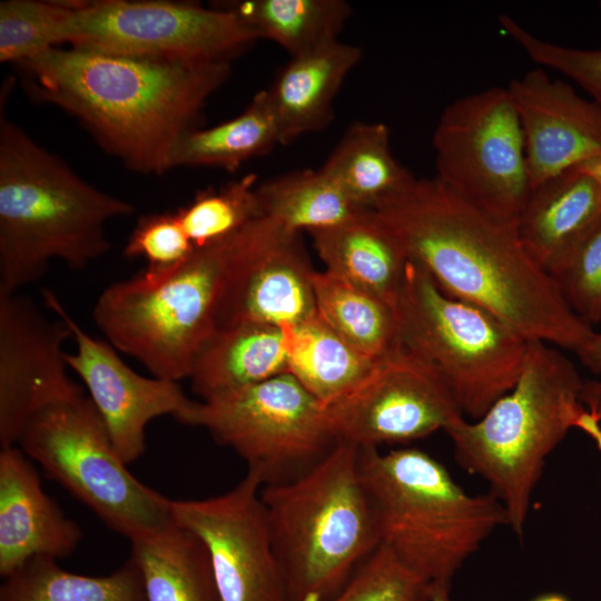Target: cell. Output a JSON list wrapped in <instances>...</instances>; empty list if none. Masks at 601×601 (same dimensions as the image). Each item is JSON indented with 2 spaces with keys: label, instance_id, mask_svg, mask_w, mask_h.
I'll use <instances>...</instances> for the list:
<instances>
[{
  "label": "cell",
  "instance_id": "cell-1",
  "mask_svg": "<svg viewBox=\"0 0 601 601\" xmlns=\"http://www.w3.org/2000/svg\"><path fill=\"white\" fill-rule=\"evenodd\" d=\"M373 210L442 292L491 313L528 341L575 353L593 334L529 255L516 224L486 214L436 177H414Z\"/></svg>",
  "mask_w": 601,
  "mask_h": 601
},
{
  "label": "cell",
  "instance_id": "cell-2",
  "mask_svg": "<svg viewBox=\"0 0 601 601\" xmlns=\"http://www.w3.org/2000/svg\"><path fill=\"white\" fill-rule=\"evenodd\" d=\"M27 92L72 115L107 151L141 174L169 170L230 62L155 60L69 46L18 65Z\"/></svg>",
  "mask_w": 601,
  "mask_h": 601
},
{
  "label": "cell",
  "instance_id": "cell-3",
  "mask_svg": "<svg viewBox=\"0 0 601 601\" xmlns=\"http://www.w3.org/2000/svg\"><path fill=\"white\" fill-rule=\"evenodd\" d=\"M134 210L1 117L0 295L36 283L55 259L83 269L109 250L108 221Z\"/></svg>",
  "mask_w": 601,
  "mask_h": 601
},
{
  "label": "cell",
  "instance_id": "cell-4",
  "mask_svg": "<svg viewBox=\"0 0 601 601\" xmlns=\"http://www.w3.org/2000/svg\"><path fill=\"white\" fill-rule=\"evenodd\" d=\"M583 382L559 347L530 341L513 387L479 418L461 415L444 431L459 465L489 484L519 538L548 457L585 410Z\"/></svg>",
  "mask_w": 601,
  "mask_h": 601
},
{
  "label": "cell",
  "instance_id": "cell-5",
  "mask_svg": "<svg viewBox=\"0 0 601 601\" xmlns=\"http://www.w3.org/2000/svg\"><path fill=\"white\" fill-rule=\"evenodd\" d=\"M359 472L380 545L432 585L451 587L487 538L509 526L493 494L467 493L422 450L361 449Z\"/></svg>",
  "mask_w": 601,
  "mask_h": 601
},
{
  "label": "cell",
  "instance_id": "cell-6",
  "mask_svg": "<svg viewBox=\"0 0 601 601\" xmlns=\"http://www.w3.org/2000/svg\"><path fill=\"white\" fill-rule=\"evenodd\" d=\"M359 451L336 441L302 475L260 489L287 601L333 597L380 546Z\"/></svg>",
  "mask_w": 601,
  "mask_h": 601
},
{
  "label": "cell",
  "instance_id": "cell-7",
  "mask_svg": "<svg viewBox=\"0 0 601 601\" xmlns=\"http://www.w3.org/2000/svg\"><path fill=\"white\" fill-rule=\"evenodd\" d=\"M237 234L197 248L173 268H145L105 288L92 318L107 342L151 376L188 378L199 351L217 329V304Z\"/></svg>",
  "mask_w": 601,
  "mask_h": 601
},
{
  "label": "cell",
  "instance_id": "cell-8",
  "mask_svg": "<svg viewBox=\"0 0 601 601\" xmlns=\"http://www.w3.org/2000/svg\"><path fill=\"white\" fill-rule=\"evenodd\" d=\"M394 308L402 346L441 373L466 418L482 416L515 384L530 341L481 307L446 295L411 260Z\"/></svg>",
  "mask_w": 601,
  "mask_h": 601
},
{
  "label": "cell",
  "instance_id": "cell-9",
  "mask_svg": "<svg viewBox=\"0 0 601 601\" xmlns=\"http://www.w3.org/2000/svg\"><path fill=\"white\" fill-rule=\"evenodd\" d=\"M17 444L48 476L130 541L175 524L173 500L128 471L99 412L82 390L38 411Z\"/></svg>",
  "mask_w": 601,
  "mask_h": 601
},
{
  "label": "cell",
  "instance_id": "cell-10",
  "mask_svg": "<svg viewBox=\"0 0 601 601\" xmlns=\"http://www.w3.org/2000/svg\"><path fill=\"white\" fill-rule=\"evenodd\" d=\"M181 424L200 426L234 450L263 485L296 479L336 443L322 402L290 373L195 402Z\"/></svg>",
  "mask_w": 601,
  "mask_h": 601
},
{
  "label": "cell",
  "instance_id": "cell-11",
  "mask_svg": "<svg viewBox=\"0 0 601 601\" xmlns=\"http://www.w3.org/2000/svg\"><path fill=\"white\" fill-rule=\"evenodd\" d=\"M432 146L442 184L486 214L516 224L532 188L508 87H490L447 105Z\"/></svg>",
  "mask_w": 601,
  "mask_h": 601
},
{
  "label": "cell",
  "instance_id": "cell-12",
  "mask_svg": "<svg viewBox=\"0 0 601 601\" xmlns=\"http://www.w3.org/2000/svg\"><path fill=\"white\" fill-rule=\"evenodd\" d=\"M258 38L234 11L169 1L73 2L68 45L155 60L213 63Z\"/></svg>",
  "mask_w": 601,
  "mask_h": 601
},
{
  "label": "cell",
  "instance_id": "cell-13",
  "mask_svg": "<svg viewBox=\"0 0 601 601\" xmlns=\"http://www.w3.org/2000/svg\"><path fill=\"white\" fill-rule=\"evenodd\" d=\"M322 413L335 441L361 449L420 440L463 415L441 373L402 345Z\"/></svg>",
  "mask_w": 601,
  "mask_h": 601
},
{
  "label": "cell",
  "instance_id": "cell-14",
  "mask_svg": "<svg viewBox=\"0 0 601 601\" xmlns=\"http://www.w3.org/2000/svg\"><path fill=\"white\" fill-rule=\"evenodd\" d=\"M262 486L248 470L223 494L171 502L175 523L203 542L221 601H287Z\"/></svg>",
  "mask_w": 601,
  "mask_h": 601
},
{
  "label": "cell",
  "instance_id": "cell-15",
  "mask_svg": "<svg viewBox=\"0 0 601 601\" xmlns=\"http://www.w3.org/2000/svg\"><path fill=\"white\" fill-rule=\"evenodd\" d=\"M302 233L260 217L236 237L216 309L217 328L243 323L297 327L316 314Z\"/></svg>",
  "mask_w": 601,
  "mask_h": 601
},
{
  "label": "cell",
  "instance_id": "cell-16",
  "mask_svg": "<svg viewBox=\"0 0 601 601\" xmlns=\"http://www.w3.org/2000/svg\"><path fill=\"white\" fill-rule=\"evenodd\" d=\"M42 298L70 328L76 349L66 353L68 368L85 383L121 460L135 462L145 452L147 425L164 415L181 423L196 401L178 382L135 372L110 343L89 335L50 289H42Z\"/></svg>",
  "mask_w": 601,
  "mask_h": 601
},
{
  "label": "cell",
  "instance_id": "cell-17",
  "mask_svg": "<svg viewBox=\"0 0 601 601\" xmlns=\"http://www.w3.org/2000/svg\"><path fill=\"white\" fill-rule=\"evenodd\" d=\"M68 325L29 297L0 295V445H17L30 418L81 387L67 374Z\"/></svg>",
  "mask_w": 601,
  "mask_h": 601
},
{
  "label": "cell",
  "instance_id": "cell-18",
  "mask_svg": "<svg viewBox=\"0 0 601 601\" xmlns=\"http://www.w3.org/2000/svg\"><path fill=\"white\" fill-rule=\"evenodd\" d=\"M525 144L531 188L601 157V107L536 68L508 86Z\"/></svg>",
  "mask_w": 601,
  "mask_h": 601
},
{
  "label": "cell",
  "instance_id": "cell-19",
  "mask_svg": "<svg viewBox=\"0 0 601 601\" xmlns=\"http://www.w3.org/2000/svg\"><path fill=\"white\" fill-rule=\"evenodd\" d=\"M82 538L43 491L27 455L17 445L0 451V574L8 577L37 556L70 554Z\"/></svg>",
  "mask_w": 601,
  "mask_h": 601
},
{
  "label": "cell",
  "instance_id": "cell-20",
  "mask_svg": "<svg viewBox=\"0 0 601 601\" xmlns=\"http://www.w3.org/2000/svg\"><path fill=\"white\" fill-rule=\"evenodd\" d=\"M601 221V186L578 167L534 187L518 218L519 237L550 275Z\"/></svg>",
  "mask_w": 601,
  "mask_h": 601
},
{
  "label": "cell",
  "instance_id": "cell-21",
  "mask_svg": "<svg viewBox=\"0 0 601 601\" xmlns=\"http://www.w3.org/2000/svg\"><path fill=\"white\" fill-rule=\"evenodd\" d=\"M361 59L359 47L338 39L289 57L265 89L280 145L318 131L331 121L334 99Z\"/></svg>",
  "mask_w": 601,
  "mask_h": 601
},
{
  "label": "cell",
  "instance_id": "cell-22",
  "mask_svg": "<svg viewBox=\"0 0 601 601\" xmlns=\"http://www.w3.org/2000/svg\"><path fill=\"white\" fill-rule=\"evenodd\" d=\"M325 270L394 306L408 258L392 229L373 209L308 231Z\"/></svg>",
  "mask_w": 601,
  "mask_h": 601
},
{
  "label": "cell",
  "instance_id": "cell-23",
  "mask_svg": "<svg viewBox=\"0 0 601 601\" xmlns=\"http://www.w3.org/2000/svg\"><path fill=\"white\" fill-rule=\"evenodd\" d=\"M286 329L243 323L217 328L199 351L189 380L201 400L288 373Z\"/></svg>",
  "mask_w": 601,
  "mask_h": 601
},
{
  "label": "cell",
  "instance_id": "cell-24",
  "mask_svg": "<svg viewBox=\"0 0 601 601\" xmlns=\"http://www.w3.org/2000/svg\"><path fill=\"white\" fill-rule=\"evenodd\" d=\"M321 169L361 209L376 208L414 178L395 158L383 122L352 124Z\"/></svg>",
  "mask_w": 601,
  "mask_h": 601
},
{
  "label": "cell",
  "instance_id": "cell-25",
  "mask_svg": "<svg viewBox=\"0 0 601 601\" xmlns=\"http://www.w3.org/2000/svg\"><path fill=\"white\" fill-rule=\"evenodd\" d=\"M147 601H221L203 542L176 523L130 541Z\"/></svg>",
  "mask_w": 601,
  "mask_h": 601
},
{
  "label": "cell",
  "instance_id": "cell-26",
  "mask_svg": "<svg viewBox=\"0 0 601 601\" xmlns=\"http://www.w3.org/2000/svg\"><path fill=\"white\" fill-rule=\"evenodd\" d=\"M277 145H280L278 127L264 89L235 118L183 134L170 152L169 169L217 167L236 170Z\"/></svg>",
  "mask_w": 601,
  "mask_h": 601
},
{
  "label": "cell",
  "instance_id": "cell-27",
  "mask_svg": "<svg viewBox=\"0 0 601 601\" xmlns=\"http://www.w3.org/2000/svg\"><path fill=\"white\" fill-rule=\"evenodd\" d=\"M313 285L318 316L354 348L381 359L402 345L392 304L326 270Z\"/></svg>",
  "mask_w": 601,
  "mask_h": 601
},
{
  "label": "cell",
  "instance_id": "cell-28",
  "mask_svg": "<svg viewBox=\"0 0 601 601\" xmlns=\"http://www.w3.org/2000/svg\"><path fill=\"white\" fill-rule=\"evenodd\" d=\"M220 6L234 11L258 39L277 43L289 57L337 40L352 16L344 0H243Z\"/></svg>",
  "mask_w": 601,
  "mask_h": 601
},
{
  "label": "cell",
  "instance_id": "cell-29",
  "mask_svg": "<svg viewBox=\"0 0 601 601\" xmlns=\"http://www.w3.org/2000/svg\"><path fill=\"white\" fill-rule=\"evenodd\" d=\"M3 580L0 601H147L131 558L110 574L89 577L65 570L57 559L37 556Z\"/></svg>",
  "mask_w": 601,
  "mask_h": 601
},
{
  "label": "cell",
  "instance_id": "cell-30",
  "mask_svg": "<svg viewBox=\"0 0 601 601\" xmlns=\"http://www.w3.org/2000/svg\"><path fill=\"white\" fill-rule=\"evenodd\" d=\"M285 329L288 373L322 403L354 387L380 361L349 345L318 314L297 327Z\"/></svg>",
  "mask_w": 601,
  "mask_h": 601
},
{
  "label": "cell",
  "instance_id": "cell-31",
  "mask_svg": "<svg viewBox=\"0 0 601 601\" xmlns=\"http://www.w3.org/2000/svg\"><path fill=\"white\" fill-rule=\"evenodd\" d=\"M262 215L295 233L332 226L362 210L321 169H297L257 184Z\"/></svg>",
  "mask_w": 601,
  "mask_h": 601
},
{
  "label": "cell",
  "instance_id": "cell-32",
  "mask_svg": "<svg viewBox=\"0 0 601 601\" xmlns=\"http://www.w3.org/2000/svg\"><path fill=\"white\" fill-rule=\"evenodd\" d=\"M255 175L196 194L176 215L196 248L225 240L263 217Z\"/></svg>",
  "mask_w": 601,
  "mask_h": 601
},
{
  "label": "cell",
  "instance_id": "cell-33",
  "mask_svg": "<svg viewBox=\"0 0 601 601\" xmlns=\"http://www.w3.org/2000/svg\"><path fill=\"white\" fill-rule=\"evenodd\" d=\"M72 11L67 1H1L0 61L20 65L68 43Z\"/></svg>",
  "mask_w": 601,
  "mask_h": 601
},
{
  "label": "cell",
  "instance_id": "cell-34",
  "mask_svg": "<svg viewBox=\"0 0 601 601\" xmlns=\"http://www.w3.org/2000/svg\"><path fill=\"white\" fill-rule=\"evenodd\" d=\"M433 585L380 545L347 583L324 601H431Z\"/></svg>",
  "mask_w": 601,
  "mask_h": 601
},
{
  "label": "cell",
  "instance_id": "cell-35",
  "mask_svg": "<svg viewBox=\"0 0 601 601\" xmlns=\"http://www.w3.org/2000/svg\"><path fill=\"white\" fill-rule=\"evenodd\" d=\"M570 309L587 325L601 323V221L551 273Z\"/></svg>",
  "mask_w": 601,
  "mask_h": 601
},
{
  "label": "cell",
  "instance_id": "cell-36",
  "mask_svg": "<svg viewBox=\"0 0 601 601\" xmlns=\"http://www.w3.org/2000/svg\"><path fill=\"white\" fill-rule=\"evenodd\" d=\"M499 20L532 61L565 75L601 107V49L563 47L535 37L508 14Z\"/></svg>",
  "mask_w": 601,
  "mask_h": 601
},
{
  "label": "cell",
  "instance_id": "cell-37",
  "mask_svg": "<svg viewBox=\"0 0 601 601\" xmlns=\"http://www.w3.org/2000/svg\"><path fill=\"white\" fill-rule=\"evenodd\" d=\"M197 248L176 213L141 216L124 248L127 258H142L146 268L165 270L188 259Z\"/></svg>",
  "mask_w": 601,
  "mask_h": 601
},
{
  "label": "cell",
  "instance_id": "cell-38",
  "mask_svg": "<svg viewBox=\"0 0 601 601\" xmlns=\"http://www.w3.org/2000/svg\"><path fill=\"white\" fill-rule=\"evenodd\" d=\"M575 354L584 367L597 375H601V332H593Z\"/></svg>",
  "mask_w": 601,
  "mask_h": 601
},
{
  "label": "cell",
  "instance_id": "cell-39",
  "mask_svg": "<svg viewBox=\"0 0 601 601\" xmlns=\"http://www.w3.org/2000/svg\"><path fill=\"white\" fill-rule=\"evenodd\" d=\"M581 402L584 408L601 422V377L584 380Z\"/></svg>",
  "mask_w": 601,
  "mask_h": 601
},
{
  "label": "cell",
  "instance_id": "cell-40",
  "mask_svg": "<svg viewBox=\"0 0 601 601\" xmlns=\"http://www.w3.org/2000/svg\"><path fill=\"white\" fill-rule=\"evenodd\" d=\"M575 428L587 434L601 452V422H599L590 412L584 410L579 416Z\"/></svg>",
  "mask_w": 601,
  "mask_h": 601
},
{
  "label": "cell",
  "instance_id": "cell-41",
  "mask_svg": "<svg viewBox=\"0 0 601 601\" xmlns=\"http://www.w3.org/2000/svg\"><path fill=\"white\" fill-rule=\"evenodd\" d=\"M577 167L590 175L601 186V157L591 158Z\"/></svg>",
  "mask_w": 601,
  "mask_h": 601
},
{
  "label": "cell",
  "instance_id": "cell-42",
  "mask_svg": "<svg viewBox=\"0 0 601 601\" xmlns=\"http://www.w3.org/2000/svg\"><path fill=\"white\" fill-rule=\"evenodd\" d=\"M431 601H456L451 597V587L433 585Z\"/></svg>",
  "mask_w": 601,
  "mask_h": 601
},
{
  "label": "cell",
  "instance_id": "cell-43",
  "mask_svg": "<svg viewBox=\"0 0 601 601\" xmlns=\"http://www.w3.org/2000/svg\"><path fill=\"white\" fill-rule=\"evenodd\" d=\"M532 601H569V599L563 594L550 592L538 595Z\"/></svg>",
  "mask_w": 601,
  "mask_h": 601
}]
</instances>
